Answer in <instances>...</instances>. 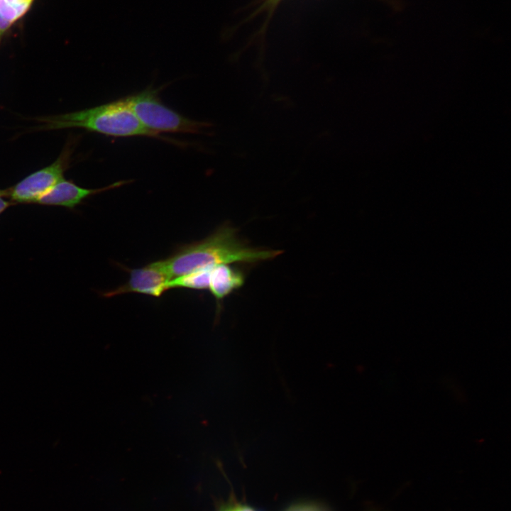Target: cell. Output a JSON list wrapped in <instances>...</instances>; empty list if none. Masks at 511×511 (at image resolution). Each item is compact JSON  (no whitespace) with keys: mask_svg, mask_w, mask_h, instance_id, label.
I'll return each instance as SVG.
<instances>
[{"mask_svg":"<svg viewBox=\"0 0 511 511\" xmlns=\"http://www.w3.org/2000/svg\"><path fill=\"white\" fill-rule=\"evenodd\" d=\"M282 251L253 248L240 239L238 231L225 224L205 238L183 245L161 260L171 279L192 271L233 263H255L273 259Z\"/></svg>","mask_w":511,"mask_h":511,"instance_id":"obj_1","label":"cell"},{"mask_svg":"<svg viewBox=\"0 0 511 511\" xmlns=\"http://www.w3.org/2000/svg\"><path fill=\"white\" fill-rule=\"evenodd\" d=\"M35 121L40 123L38 131L79 128L113 137L158 136L140 122L124 98L80 111L36 118Z\"/></svg>","mask_w":511,"mask_h":511,"instance_id":"obj_2","label":"cell"},{"mask_svg":"<svg viewBox=\"0 0 511 511\" xmlns=\"http://www.w3.org/2000/svg\"><path fill=\"white\" fill-rule=\"evenodd\" d=\"M158 89L148 87L124 97L140 122L151 132L200 133L209 126L206 122L185 117L163 104Z\"/></svg>","mask_w":511,"mask_h":511,"instance_id":"obj_3","label":"cell"},{"mask_svg":"<svg viewBox=\"0 0 511 511\" xmlns=\"http://www.w3.org/2000/svg\"><path fill=\"white\" fill-rule=\"evenodd\" d=\"M75 143V141L67 142L53 163L6 189L9 200L13 204H36L43 194L64 179V173L72 160Z\"/></svg>","mask_w":511,"mask_h":511,"instance_id":"obj_4","label":"cell"},{"mask_svg":"<svg viewBox=\"0 0 511 511\" xmlns=\"http://www.w3.org/2000/svg\"><path fill=\"white\" fill-rule=\"evenodd\" d=\"M130 277L127 282L115 290L103 294L104 297H111L116 295L136 292L152 297H159L169 290L168 283L171 280L164 268L161 260L150 263L145 266L136 269L125 268Z\"/></svg>","mask_w":511,"mask_h":511,"instance_id":"obj_5","label":"cell"},{"mask_svg":"<svg viewBox=\"0 0 511 511\" xmlns=\"http://www.w3.org/2000/svg\"><path fill=\"white\" fill-rule=\"evenodd\" d=\"M128 182L130 180H121L104 187L87 189L64 178L43 194L36 204L73 209L92 195L119 187Z\"/></svg>","mask_w":511,"mask_h":511,"instance_id":"obj_6","label":"cell"},{"mask_svg":"<svg viewBox=\"0 0 511 511\" xmlns=\"http://www.w3.org/2000/svg\"><path fill=\"white\" fill-rule=\"evenodd\" d=\"M244 281L245 275L239 269L230 264L218 265L211 270L208 290L216 302H219L240 288Z\"/></svg>","mask_w":511,"mask_h":511,"instance_id":"obj_7","label":"cell"},{"mask_svg":"<svg viewBox=\"0 0 511 511\" xmlns=\"http://www.w3.org/2000/svg\"><path fill=\"white\" fill-rule=\"evenodd\" d=\"M35 0H0V45L6 33L30 11Z\"/></svg>","mask_w":511,"mask_h":511,"instance_id":"obj_8","label":"cell"},{"mask_svg":"<svg viewBox=\"0 0 511 511\" xmlns=\"http://www.w3.org/2000/svg\"><path fill=\"white\" fill-rule=\"evenodd\" d=\"M211 268H202L171 279L169 290L187 288L191 290H208Z\"/></svg>","mask_w":511,"mask_h":511,"instance_id":"obj_9","label":"cell"},{"mask_svg":"<svg viewBox=\"0 0 511 511\" xmlns=\"http://www.w3.org/2000/svg\"><path fill=\"white\" fill-rule=\"evenodd\" d=\"M281 1L282 0H263L260 6L251 16V17H253L259 13H262L263 11L268 12L267 20L265 21L264 25L262 27V30L264 31L267 28L270 19Z\"/></svg>","mask_w":511,"mask_h":511,"instance_id":"obj_10","label":"cell"},{"mask_svg":"<svg viewBox=\"0 0 511 511\" xmlns=\"http://www.w3.org/2000/svg\"><path fill=\"white\" fill-rule=\"evenodd\" d=\"M14 204L9 200L6 194V189H0V214H2L10 206Z\"/></svg>","mask_w":511,"mask_h":511,"instance_id":"obj_11","label":"cell"},{"mask_svg":"<svg viewBox=\"0 0 511 511\" xmlns=\"http://www.w3.org/2000/svg\"><path fill=\"white\" fill-rule=\"evenodd\" d=\"M231 511H253L248 507H237L231 509Z\"/></svg>","mask_w":511,"mask_h":511,"instance_id":"obj_12","label":"cell"},{"mask_svg":"<svg viewBox=\"0 0 511 511\" xmlns=\"http://www.w3.org/2000/svg\"><path fill=\"white\" fill-rule=\"evenodd\" d=\"M224 511H231V509H229V510H224Z\"/></svg>","mask_w":511,"mask_h":511,"instance_id":"obj_13","label":"cell"}]
</instances>
